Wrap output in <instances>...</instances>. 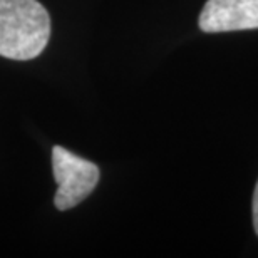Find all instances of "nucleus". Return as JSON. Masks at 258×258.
I'll return each mask as SVG.
<instances>
[{
    "mask_svg": "<svg viewBox=\"0 0 258 258\" xmlns=\"http://www.w3.org/2000/svg\"><path fill=\"white\" fill-rule=\"evenodd\" d=\"M198 25L208 34L258 29V0H208Z\"/></svg>",
    "mask_w": 258,
    "mask_h": 258,
    "instance_id": "3",
    "label": "nucleus"
},
{
    "mask_svg": "<svg viewBox=\"0 0 258 258\" xmlns=\"http://www.w3.org/2000/svg\"><path fill=\"white\" fill-rule=\"evenodd\" d=\"M50 37V17L37 0H0V55L30 60Z\"/></svg>",
    "mask_w": 258,
    "mask_h": 258,
    "instance_id": "1",
    "label": "nucleus"
},
{
    "mask_svg": "<svg viewBox=\"0 0 258 258\" xmlns=\"http://www.w3.org/2000/svg\"><path fill=\"white\" fill-rule=\"evenodd\" d=\"M253 228L258 235V181H256L255 193H253Z\"/></svg>",
    "mask_w": 258,
    "mask_h": 258,
    "instance_id": "4",
    "label": "nucleus"
},
{
    "mask_svg": "<svg viewBox=\"0 0 258 258\" xmlns=\"http://www.w3.org/2000/svg\"><path fill=\"white\" fill-rule=\"evenodd\" d=\"M52 169L57 181L54 205L60 211L82 203L94 191L99 181V168L94 163L77 156L62 146L52 148Z\"/></svg>",
    "mask_w": 258,
    "mask_h": 258,
    "instance_id": "2",
    "label": "nucleus"
}]
</instances>
